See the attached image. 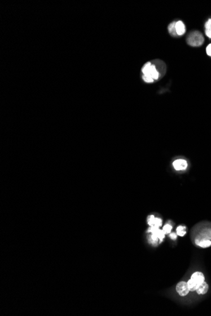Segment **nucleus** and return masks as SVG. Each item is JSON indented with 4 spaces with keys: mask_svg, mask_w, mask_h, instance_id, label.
I'll use <instances>...</instances> for the list:
<instances>
[{
    "mask_svg": "<svg viewBox=\"0 0 211 316\" xmlns=\"http://www.w3.org/2000/svg\"><path fill=\"white\" fill-rule=\"evenodd\" d=\"M187 233L186 227L184 226H178L176 229V234L179 236L183 237Z\"/></svg>",
    "mask_w": 211,
    "mask_h": 316,
    "instance_id": "11",
    "label": "nucleus"
},
{
    "mask_svg": "<svg viewBox=\"0 0 211 316\" xmlns=\"http://www.w3.org/2000/svg\"><path fill=\"white\" fill-rule=\"evenodd\" d=\"M175 27H176V33H177L178 36L183 35V34H184V33H185V31H186L185 25H184V24L183 23V22H181V21H178V22H176Z\"/></svg>",
    "mask_w": 211,
    "mask_h": 316,
    "instance_id": "6",
    "label": "nucleus"
},
{
    "mask_svg": "<svg viewBox=\"0 0 211 316\" xmlns=\"http://www.w3.org/2000/svg\"><path fill=\"white\" fill-rule=\"evenodd\" d=\"M206 52L208 56H211V44L208 45L206 48Z\"/></svg>",
    "mask_w": 211,
    "mask_h": 316,
    "instance_id": "19",
    "label": "nucleus"
},
{
    "mask_svg": "<svg viewBox=\"0 0 211 316\" xmlns=\"http://www.w3.org/2000/svg\"><path fill=\"white\" fill-rule=\"evenodd\" d=\"M196 244L202 248H207L211 246V240L202 237L201 236H197L195 240Z\"/></svg>",
    "mask_w": 211,
    "mask_h": 316,
    "instance_id": "4",
    "label": "nucleus"
},
{
    "mask_svg": "<svg viewBox=\"0 0 211 316\" xmlns=\"http://www.w3.org/2000/svg\"><path fill=\"white\" fill-rule=\"evenodd\" d=\"M205 281V277L204 274L201 272H195L191 276V278L187 282L188 287L190 291H196L200 284Z\"/></svg>",
    "mask_w": 211,
    "mask_h": 316,
    "instance_id": "1",
    "label": "nucleus"
},
{
    "mask_svg": "<svg viewBox=\"0 0 211 316\" xmlns=\"http://www.w3.org/2000/svg\"><path fill=\"white\" fill-rule=\"evenodd\" d=\"M151 76L152 78L154 80H158V79H159V76H160L159 73L158 72V71L157 70L156 66L154 65H152V64L151 67Z\"/></svg>",
    "mask_w": 211,
    "mask_h": 316,
    "instance_id": "8",
    "label": "nucleus"
},
{
    "mask_svg": "<svg viewBox=\"0 0 211 316\" xmlns=\"http://www.w3.org/2000/svg\"><path fill=\"white\" fill-rule=\"evenodd\" d=\"M150 239H151V240L152 242H154V243H156V242H157V241L158 240V239H158L157 236L156 234H152V235H151V236Z\"/></svg>",
    "mask_w": 211,
    "mask_h": 316,
    "instance_id": "16",
    "label": "nucleus"
},
{
    "mask_svg": "<svg viewBox=\"0 0 211 316\" xmlns=\"http://www.w3.org/2000/svg\"><path fill=\"white\" fill-rule=\"evenodd\" d=\"M162 221L161 218H156V220H155V222H154V226H157V227H160V226H162Z\"/></svg>",
    "mask_w": 211,
    "mask_h": 316,
    "instance_id": "15",
    "label": "nucleus"
},
{
    "mask_svg": "<svg viewBox=\"0 0 211 316\" xmlns=\"http://www.w3.org/2000/svg\"><path fill=\"white\" fill-rule=\"evenodd\" d=\"M170 238H171V239H173V240H176V238H177V234H176L175 233H174V232H173V233H170Z\"/></svg>",
    "mask_w": 211,
    "mask_h": 316,
    "instance_id": "20",
    "label": "nucleus"
},
{
    "mask_svg": "<svg viewBox=\"0 0 211 316\" xmlns=\"http://www.w3.org/2000/svg\"><path fill=\"white\" fill-rule=\"evenodd\" d=\"M204 38L198 31H193L190 34L187 39V43L192 47H198L203 44Z\"/></svg>",
    "mask_w": 211,
    "mask_h": 316,
    "instance_id": "2",
    "label": "nucleus"
},
{
    "mask_svg": "<svg viewBox=\"0 0 211 316\" xmlns=\"http://www.w3.org/2000/svg\"><path fill=\"white\" fill-rule=\"evenodd\" d=\"M156 218L154 215H150L149 217L147 218V223L151 226L154 225Z\"/></svg>",
    "mask_w": 211,
    "mask_h": 316,
    "instance_id": "14",
    "label": "nucleus"
},
{
    "mask_svg": "<svg viewBox=\"0 0 211 316\" xmlns=\"http://www.w3.org/2000/svg\"><path fill=\"white\" fill-rule=\"evenodd\" d=\"M142 78H143V80L147 82V83H152L154 82V80H153V79L152 78H150V77H147V76H145L144 75H143V76H142Z\"/></svg>",
    "mask_w": 211,
    "mask_h": 316,
    "instance_id": "17",
    "label": "nucleus"
},
{
    "mask_svg": "<svg viewBox=\"0 0 211 316\" xmlns=\"http://www.w3.org/2000/svg\"><path fill=\"white\" fill-rule=\"evenodd\" d=\"M208 290H209L208 284L205 281H204L202 283L200 284V285L198 286V287L196 290V291H197V293L199 295H204L208 292Z\"/></svg>",
    "mask_w": 211,
    "mask_h": 316,
    "instance_id": "7",
    "label": "nucleus"
},
{
    "mask_svg": "<svg viewBox=\"0 0 211 316\" xmlns=\"http://www.w3.org/2000/svg\"><path fill=\"white\" fill-rule=\"evenodd\" d=\"M172 229H173V227H172V226L171 225L166 224L164 226V227H163L162 230L164 231V232L165 233V234H169L171 233V231Z\"/></svg>",
    "mask_w": 211,
    "mask_h": 316,
    "instance_id": "13",
    "label": "nucleus"
},
{
    "mask_svg": "<svg viewBox=\"0 0 211 316\" xmlns=\"http://www.w3.org/2000/svg\"><path fill=\"white\" fill-rule=\"evenodd\" d=\"M200 236L207 239H211V228H207L202 230Z\"/></svg>",
    "mask_w": 211,
    "mask_h": 316,
    "instance_id": "10",
    "label": "nucleus"
},
{
    "mask_svg": "<svg viewBox=\"0 0 211 316\" xmlns=\"http://www.w3.org/2000/svg\"><path fill=\"white\" fill-rule=\"evenodd\" d=\"M205 34L208 37L211 39V30H205Z\"/></svg>",
    "mask_w": 211,
    "mask_h": 316,
    "instance_id": "21",
    "label": "nucleus"
},
{
    "mask_svg": "<svg viewBox=\"0 0 211 316\" xmlns=\"http://www.w3.org/2000/svg\"><path fill=\"white\" fill-rule=\"evenodd\" d=\"M176 290L178 294L182 297L186 296L190 292L188 284L185 281L179 282L176 287Z\"/></svg>",
    "mask_w": 211,
    "mask_h": 316,
    "instance_id": "3",
    "label": "nucleus"
},
{
    "mask_svg": "<svg viewBox=\"0 0 211 316\" xmlns=\"http://www.w3.org/2000/svg\"><path fill=\"white\" fill-rule=\"evenodd\" d=\"M176 22H172L171 24H170V25H169V26H168L169 33H170V35H172L173 37H177L178 36L177 33H176V27H175Z\"/></svg>",
    "mask_w": 211,
    "mask_h": 316,
    "instance_id": "9",
    "label": "nucleus"
},
{
    "mask_svg": "<svg viewBox=\"0 0 211 316\" xmlns=\"http://www.w3.org/2000/svg\"><path fill=\"white\" fill-rule=\"evenodd\" d=\"M154 234H156L157 236L158 239H159L161 240V242L162 241L163 239H164L165 237V233L164 232V231H163L162 230H161V229H159V230H158L157 231V233Z\"/></svg>",
    "mask_w": 211,
    "mask_h": 316,
    "instance_id": "12",
    "label": "nucleus"
},
{
    "mask_svg": "<svg viewBox=\"0 0 211 316\" xmlns=\"http://www.w3.org/2000/svg\"><path fill=\"white\" fill-rule=\"evenodd\" d=\"M173 165L176 170H184L188 167V163L186 160L178 159L174 161Z\"/></svg>",
    "mask_w": 211,
    "mask_h": 316,
    "instance_id": "5",
    "label": "nucleus"
},
{
    "mask_svg": "<svg viewBox=\"0 0 211 316\" xmlns=\"http://www.w3.org/2000/svg\"><path fill=\"white\" fill-rule=\"evenodd\" d=\"M205 30H211V18L209 19L205 25Z\"/></svg>",
    "mask_w": 211,
    "mask_h": 316,
    "instance_id": "18",
    "label": "nucleus"
}]
</instances>
